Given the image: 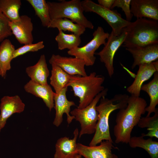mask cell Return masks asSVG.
<instances>
[{"label": "cell", "mask_w": 158, "mask_h": 158, "mask_svg": "<svg viewBox=\"0 0 158 158\" xmlns=\"http://www.w3.org/2000/svg\"><path fill=\"white\" fill-rule=\"evenodd\" d=\"M109 34L105 32L103 28L98 26L93 34L92 39L85 45L77 47L67 51L68 54L83 60L85 66L93 65L96 60L95 51L102 45H104Z\"/></svg>", "instance_id": "8"}, {"label": "cell", "mask_w": 158, "mask_h": 158, "mask_svg": "<svg viewBox=\"0 0 158 158\" xmlns=\"http://www.w3.org/2000/svg\"><path fill=\"white\" fill-rule=\"evenodd\" d=\"M147 106L144 99L131 95L129 97L126 107L120 109L116 114L114 128L116 143H128L132 130L146 112Z\"/></svg>", "instance_id": "1"}, {"label": "cell", "mask_w": 158, "mask_h": 158, "mask_svg": "<svg viewBox=\"0 0 158 158\" xmlns=\"http://www.w3.org/2000/svg\"><path fill=\"white\" fill-rule=\"evenodd\" d=\"M51 65L52 69L50 78V84L53 87L55 93L57 94L64 88L68 87L71 75L56 64Z\"/></svg>", "instance_id": "23"}, {"label": "cell", "mask_w": 158, "mask_h": 158, "mask_svg": "<svg viewBox=\"0 0 158 158\" xmlns=\"http://www.w3.org/2000/svg\"><path fill=\"white\" fill-rule=\"evenodd\" d=\"M48 28H57L59 30L68 31L80 36L85 32L86 28L77 23H74L67 18H61L51 20Z\"/></svg>", "instance_id": "25"}, {"label": "cell", "mask_w": 158, "mask_h": 158, "mask_svg": "<svg viewBox=\"0 0 158 158\" xmlns=\"http://www.w3.org/2000/svg\"><path fill=\"white\" fill-rule=\"evenodd\" d=\"M129 96L126 94H118L111 99L102 97L96 109L98 113L95 131L89 146H93L102 141H109L113 143L109 126V118L114 111L125 108L127 106Z\"/></svg>", "instance_id": "2"}, {"label": "cell", "mask_w": 158, "mask_h": 158, "mask_svg": "<svg viewBox=\"0 0 158 158\" xmlns=\"http://www.w3.org/2000/svg\"><path fill=\"white\" fill-rule=\"evenodd\" d=\"M141 90L146 92L150 97V104L145 109L147 112L146 117H150L151 113L155 111L158 104V72L154 73L153 78L150 82L142 85Z\"/></svg>", "instance_id": "22"}, {"label": "cell", "mask_w": 158, "mask_h": 158, "mask_svg": "<svg viewBox=\"0 0 158 158\" xmlns=\"http://www.w3.org/2000/svg\"><path fill=\"white\" fill-rule=\"evenodd\" d=\"M84 11L93 12L103 18L110 26L112 32L116 35L118 36L123 29L131 23L123 18L116 11L106 8L90 0L81 1Z\"/></svg>", "instance_id": "7"}, {"label": "cell", "mask_w": 158, "mask_h": 158, "mask_svg": "<svg viewBox=\"0 0 158 158\" xmlns=\"http://www.w3.org/2000/svg\"><path fill=\"white\" fill-rule=\"evenodd\" d=\"M9 25L12 34L20 43L24 44L32 43L33 25L30 17L26 15L21 16L18 20L9 21Z\"/></svg>", "instance_id": "13"}, {"label": "cell", "mask_w": 158, "mask_h": 158, "mask_svg": "<svg viewBox=\"0 0 158 158\" xmlns=\"http://www.w3.org/2000/svg\"><path fill=\"white\" fill-rule=\"evenodd\" d=\"M104 80V76L97 75L94 72L85 76H71L68 87H71L74 96L79 99L77 108L82 109L87 106L105 89L102 85Z\"/></svg>", "instance_id": "4"}, {"label": "cell", "mask_w": 158, "mask_h": 158, "mask_svg": "<svg viewBox=\"0 0 158 158\" xmlns=\"http://www.w3.org/2000/svg\"><path fill=\"white\" fill-rule=\"evenodd\" d=\"M51 20L67 18L85 28L92 29L94 26L83 14L80 0L62 1L60 2L47 1Z\"/></svg>", "instance_id": "5"}, {"label": "cell", "mask_w": 158, "mask_h": 158, "mask_svg": "<svg viewBox=\"0 0 158 158\" xmlns=\"http://www.w3.org/2000/svg\"><path fill=\"white\" fill-rule=\"evenodd\" d=\"M139 67L134 80L127 89V91L131 95L136 97H140L143 83L149 79L155 72H158V61L141 64Z\"/></svg>", "instance_id": "18"}, {"label": "cell", "mask_w": 158, "mask_h": 158, "mask_svg": "<svg viewBox=\"0 0 158 158\" xmlns=\"http://www.w3.org/2000/svg\"><path fill=\"white\" fill-rule=\"evenodd\" d=\"M25 105L18 95L5 96L0 104V132L4 127L7 119L15 113H20L24 110Z\"/></svg>", "instance_id": "14"}, {"label": "cell", "mask_w": 158, "mask_h": 158, "mask_svg": "<svg viewBox=\"0 0 158 158\" xmlns=\"http://www.w3.org/2000/svg\"><path fill=\"white\" fill-rule=\"evenodd\" d=\"M44 47V42L40 41L37 43L24 44L15 49L13 56V59L23 55L29 52L37 51L43 49Z\"/></svg>", "instance_id": "30"}, {"label": "cell", "mask_w": 158, "mask_h": 158, "mask_svg": "<svg viewBox=\"0 0 158 158\" xmlns=\"http://www.w3.org/2000/svg\"><path fill=\"white\" fill-rule=\"evenodd\" d=\"M132 55V69L141 64L155 61L158 59V43L126 48Z\"/></svg>", "instance_id": "12"}, {"label": "cell", "mask_w": 158, "mask_h": 158, "mask_svg": "<svg viewBox=\"0 0 158 158\" xmlns=\"http://www.w3.org/2000/svg\"><path fill=\"white\" fill-rule=\"evenodd\" d=\"M0 44V76L5 78L7 71L11 68V62L15 50L14 45L8 39H5Z\"/></svg>", "instance_id": "21"}, {"label": "cell", "mask_w": 158, "mask_h": 158, "mask_svg": "<svg viewBox=\"0 0 158 158\" xmlns=\"http://www.w3.org/2000/svg\"><path fill=\"white\" fill-rule=\"evenodd\" d=\"M21 5L20 0H0V10L10 21L19 20V10Z\"/></svg>", "instance_id": "26"}, {"label": "cell", "mask_w": 158, "mask_h": 158, "mask_svg": "<svg viewBox=\"0 0 158 158\" xmlns=\"http://www.w3.org/2000/svg\"><path fill=\"white\" fill-rule=\"evenodd\" d=\"M68 87H66L58 93H55L54 97V107L56 111L55 115L53 124L59 127L63 121V115L66 114L67 121L69 124L75 119V117L70 114L71 106H75V102L68 100L66 97V93Z\"/></svg>", "instance_id": "11"}, {"label": "cell", "mask_w": 158, "mask_h": 158, "mask_svg": "<svg viewBox=\"0 0 158 158\" xmlns=\"http://www.w3.org/2000/svg\"><path fill=\"white\" fill-rule=\"evenodd\" d=\"M108 91L107 88H105L87 106L82 109L75 108L70 112L71 115L74 116L75 119L80 124V130L78 135L79 138L83 135L95 133L98 118L96 107L101 98L107 95Z\"/></svg>", "instance_id": "6"}, {"label": "cell", "mask_w": 158, "mask_h": 158, "mask_svg": "<svg viewBox=\"0 0 158 158\" xmlns=\"http://www.w3.org/2000/svg\"><path fill=\"white\" fill-rule=\"evenodd\" d=\"M128 143L131 148L144 149L151 158H158V142L153 140L152 138L145 139L142 136H133L131 137Z\"/></svg>", "instance_id": "24"}, {"label": "cell", "mask_w": 158, "mask_h": 158, "mask_svg": "<svg viewBox=\"0 0 158 158\" xmlns=\"http://www.w3.org/2000/svg\"><path fill=\"white\" fill-rule=\"evenodd\" d=\"M126 35V32L123 30L121 34L118 36L116 35L111 31L103 49L99 52L95 54L99 56L100 61L104 63L110 78L112 76L114 73L113 61L115 54L122 46Z\"/></svg>", "instance_id": "9"}, {"label": "cell", "mask_w": 158, "mask_h": 158, "mask_svg": "<svg viewBox=\"0 0 158 158\" xmlns=\"http://www.w3.org/2000/svg\"><path fill=\"white\" fill-rule=\"evenodd\" d=\"M9 21L0 10V42L12 34L9 25Z\"/></svg>", "instance_id": "31"}, {"label": "cell", "mask_w": 158, "mask_h": 158, "mask_svg": "<svg viewBox=\"0 0 158 158\" xmlns=\"http://www.w3.org/2000/svg\"><path fill=\"white\" fill-rule=\"evenodd\" d=\"M78 129L74 130L73 137L70 139L67 137L59 138L55 145V152L54 158H82L78 152L77 140L79 135Z\"/></svg>", "instance_id": "16"}, {"label": "cell", "mask_w": 158, "mask_h": 158, "mask_svg": "<svg viewBox=\"0 0 158 158\" xmlns=\"http://www.w3.org/2000/svg\"><path fill=\"white\" fill-rule=\"evenodd\" d=\"M154 115L151 117H141L138 124V127L141 128H147L148 132L142 133L143 137L147 136L150 138H158V109L157 108Z\"/></svg>", "instance_id": "28"}, {"label": "cell", "mask_w": 158, "mask_h": 158, "mask_svg": "<svg viewBox=\"0 0 158 158\" xmlns=\"http://www.w3.org/2000/svg\"><path fill=\"white\" fill-rule=\"evenodd\" d=\"M34 9L35 14L40 19L42 25L48 28L51 20L47 1L45 0H27Z\"/></svg>", "instance_id": "29"}, {"label": "cell", "mask_w": 158, "mask_h": 158, "mask_svg": "<svg viewBox=\"0 0 158 158\" xmlns=\"http://www.w3.org/2000/svg\"><path fill=\"white\" fill-rule=\"evenodd\" d=\"M115 0H98V4L106 8L111 9Z\"/></svg>", "instance_id": "33"}, {"label": "cell", "mask_w": 158, "mask_h": 158, "mask_svg": "<svg viewBox=\"0 0 158 158\" xmlns=\"http://www.w3.org/2000/svg\"><path fill=\"white\" fill-rule=\"evenodd\" d=\"M126 33L122 45L126 48L158 43V22L138 18L123 29Z\"/></svg>", "instance_id": "3"}, {"label": "cell", "mask_w": 158, "mask_h": 158, "mask_svg": "<svg viewBox=\"0 0 158 158\" xmlns=\"http://www.w3.org/2000/svg\"><path fill=\"white\" fill-rule=\"evenodd\" d=\"M98 145L87 146L81 143H77L78 153L85 158H118L113 153L112 150L114 147L109 141H102Z\"/></svg>", "instance_id": "15"}, {"label": "cell", "mask_w": 158, "mask_h": 158, "mask_svg": "<svg viewBox=\"0 0 158 158\" xmlns=\"http://www.w3.org/2000/svg\"><path fill=\"white\" fill-rule=\"evenodd\" d=\"M130 9L137 19L147 18L158 20V0H131Z\"/></svg>", "instance_id": "17"}, {"label": "cell", "mask_w": 158, "mask_h": 158, "mask_svg": "<svg viewBox=\"0 0 158 158\" xmlns=\"http://www.w3.org/2000/svg\"><path fill=\"white\" fill-rule=\"evenodd\" d=\"M49 62L51 64H54L58 66L70 75H87L85 68V62L80 59L53 54Z\"/></svg>", "instance_id": "10"}, {"label": "cell", "mask_w": 158, "mask_h": 158, "mask_svg": "<svg viewBox=\"0 0 158 158\" xmlns=\"http://www.w3.org/2000/svg\"><path fill=\"white\" fill-rule=\"evenodd\" d=\"M59 31L55 40L59 50L68 49L69 50L79 47L81 42L80 36L73 33L66 34L61 30Z\"/></svg>", "instance_id": "27"}, {"label": "cell", "mask_w": 158, "mask_h": 158, "mask_svg": "<svg viewBox=\"0 0 158 158\" xmlns=\"http://www.w3.org/2000/svg\"><path fill=\"white\" fill-rule=\"evenodd\" d=\"M25 71L32 81L42 85L48 84L47 79L49 75V71L44 54L41 55L35 65L26 67Z\"/></svg>", "instance_id": "20"}, {"label": "cell", "mask_w": 158, "mask_h": 158, "mask_svg": "<svg viewBox=\"0 0 158 158\" xmlns=\"http://www.w3.org/2000/svg\"><path fill=\"white\" fill-rule=\"evenodd\" d=\"M24 88L28 93L41 98L50 111L54 108L55 92L49 84L42 85L30 80L25 85Z\"/></svg>", "instance_id": "19"}, {"label": "cell", "mask_w": 158, "mask_h": 158, "mask_svg": "<svg viewBox=\"0 0 158 158\" xmlns=\"http://www.w3.org/2000/svg\"><path fill=\"white\" fill-rule=\"evenodd\" d=\"M131 0H115L111 8V9L115 7L120 8L124 12L126 19L128 21L130 22L133 16L131 13L130 5Z\"/></svg>", "instance_id": "32"}]
</instances>
